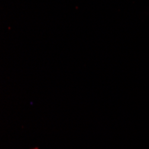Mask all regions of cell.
Instances as JSON below:
<instances>
[{
  "label": "cell",
  "mask_w": 149,
  "mask_h": 149,
  "mask_svg": "<svg viewBox=\"0 0 149 149\" xmlns=\"http://www.w3.org/2000/svg\"><path fill=\"white\" fill-rule=\"evenodd\" d=\"M32 149H38V148H37V147H35V148H32Z\"/></svg>",
  "instance_id": "1"
}]
</instances>
